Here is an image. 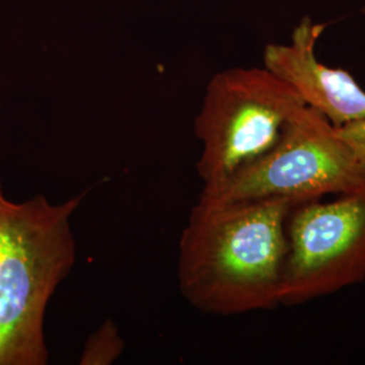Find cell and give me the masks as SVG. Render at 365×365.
<instances>
[{
	"mask_svg": "<svg viewBox=\"0 0 365 365\" xmlns=\"http://www.w3.org/2000/svg\"><path fill=\"white\" fill-rule=\"evenodd\" d=\"M298 203L199 196L179 240L178 283L184 299L220 317L279 307L288 215Z\"/></svg>",
	"mask_w": 365,
	"mask_h": 365,
	"instance_id": "cell-1",
	"label": "cell"
},
{
	"mask_svg": "<svg viewBox=\"0 0 365 365\" xmlns=\"http://www.w3.org/2000/svg\"><path fill=\"white\" fill-rule=\"evenodd\" d=\"M84 194L15 203L0 182V365H46L48 304L76 262L72 218Z\"/></svg>",
	"mask_w": 365,
	"mask_h": 365,
	"instance_id": "cell-2",
	"label": "cell"
},
{
	"mask_svg": "<svg viewBox=\"0 0 365 365\" xmlns=\"http://www.w3.org/2000/svg\"><path fill=\"white\" fill-rule=\"evenodd\" d=\"M306 102L287 80L264 68H232L210 80L195 119L203 188L226 182L265 156Z\"/></svg>",
	"mask_w": 365,
	"mask_h": 365,
	"instance_id": "cell-3",
	"label": "cell"
},
{
	"mask_svg": "<svg viewBox=\"0 0 365 365\" xmlns=\"http://www.w3.org/2000/svg\"><path fill=\"white\" fill-rule=\"evenodd\" d=\"M365 182V165L322 113L306 106L265 155L200 195L212 200L287 199L309 202Z\"/></svg>",
	"mask_w": 365,
	"mask_h": 365,
	"instance_id": "cell-4",
	"label": "cell"
},
{
	"mask_svg": "<svg viewBox=\"0 0 365 365\" xmlns=\"http://www.w3.org/2000/svg\"><path fill=\"white\" fill-rule=\"evenodd\" d=\"M280 306H299L365 280V182L333 200L298 203L288 215Z\"/></svg>",
	"mask_w": 365,
	"mask_h": 365,
	"instance_id": "cell-5",
	"label": "cell"
},
{
	"mask_svg": "<svg viewBox=\"0 0 365 365\" xmlns=\"http://www.w3.org/2000/svg\"><path fill=\"white\" fill-rule=\"evenodd\" d=\"M325 25L303 18L294 29L291 43H269L264 51V66L291 83L306 105L322 113L334 125L364 120L365 91L351 73L319 63L315 43Z\"/></svg>",
	"mask_w": 365,
	"mask_h": 365,
	"instance_id": "cell-6",
	"label": "cell"
},
{
	"mask_svg": "<svg viewBox=\"0 0 365 365\" xmlns=\"http://www.w3.org/2000/svg\"><path fill=\"white\" fill-rule=\"evenodd\" d=\"M123 351L125 339H122L117 324L108 318L86 341L78 364H113Z\"/></svg>",
	"mask_w": 365,
	"mask_h": 365,
	"instance_id": "cell-7",
	"label": "cell"
},
{
	"mask_svg": "<svg viewBox=\"0 0 365 365\" xmlns=\"http://www.w3.org/2000/svg\"><path fill=\"white\" fill-rule=\"evenodd\" d=\"M336 133L339 137L348 143L353 152L361 160L365 165V119L349 122L342 126H334Z\"/></svg>",
	"mask_w": 365,
	"mask_h": 365,
	"instance_id": "cell-8",
	"label": "cell"
},
{
	"mask_svg": "<svg viewBox=\"0 0 365 365\" xmlns=\"http://www.w3.org/2000/svg\"><path fill=\"white\" fill-rule=\"evenodd\" d=\"M364 13H365V7H364Z\"/></svg>",
	"mask_w": 365,
	"mask_h": 365,
	"instance_id": "cell-9",
	"label": "cell"
}]
</instances>
